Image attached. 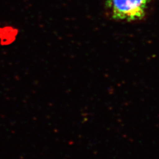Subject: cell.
Segmentation results:
<instances>
[{
  "label": "cell",
  "instance_id": "cell-1",
  "mask_svg": "<svg viewBox=\"0 0 159 159\" xmlns=\"http://www.w3.org/2000/svg\"><path fill=\"white\" fill-rule=\"evenodd\" d=\"M152 0H105L107 16L113 21H141L148 13Z\"/></svg>",
  "mask_w": 159,
  "mask_h": 159
},
{
  "label": "cell",
  "instance_id": "cell-2",
  "mask_svg": "<svg viewBox=\"0 0 159 159\" xmlns=\"http://www.w3.org/2000/svg\"><path fill=\"white\" fill-rule=\"evenodd\" d=\"M20 29L11 24H0V47L12 46L17 41Z\"/></svg>",
  "mask_w": 159,
  "mask_h": 159
}]
</instances>
